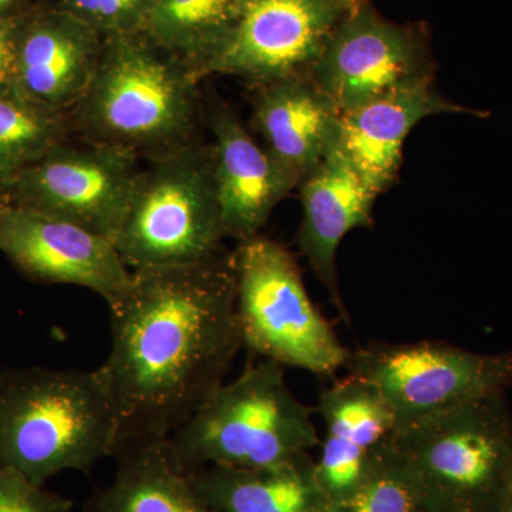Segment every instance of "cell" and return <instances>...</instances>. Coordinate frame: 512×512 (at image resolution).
Instances as JSON below:
<instances>
[{"label":"cell","mask_w":512,"mask_h":512,"mask_svg":"<svg viewBox=\"0 0 512 512\" xmlns=\"http://www.w3.org/2000/svg\"><path fill=\"white\" fill-rule=\"evenodd\" d=\"M416 487L403 454L392 440L376 454L365 480L345 500L325 503L322 512H416Z\"/></svg>","instance_id":"obj_23"},{"label":"cell","mask_w":512,"mask_h":512,"mask_svg":"<svg viewBox=\"0 0 512 512\" xmlns=\"http://www.w3.org/2000/svg\"><path fill=\"white\" fill-rule=\"evenodd\" d=\"M420 511L498 512L512 484V414L504 394L394 434Z\"/></svg>","instance_id":"obj_5"},{"label":"cell","mask_w":512,"mask_h":512,"mask_svg":"<svg viewBox=\"0 0 512 512\" xmlns=\"http://www.w3.org/2000/svg\"><path fill=\"white\" fill-rule=\"evenodd\" d=\"M124 148L63 141L22 171L0 200L72 222L113 241L141 173Z\"/></svg>","instance_id":"obj_9"},{"label":"cell","mask_w":512,"mask_h":512,"mask_svg":"<svg viewBox=\"0 0 512 512\" xmlns=\"http://www.w3.org/2000/svg\"><path fill=\"white\" fill-rule=\"evenodd\" d=\"M198 79L183 62L136 39L111 37L82 99L67 113L84 141L148 160L195 143Z\"/></svg>","instance_id":"obj_3"},{"label":"cell","mask_w":512,"mask_h":512,"mask_svg":"<svg viewBox=\"0 0 512 512\" xmlns=\"http://www.w3.org/2000/svg\"><path fill=\"white\" fill-rule=\"evenodd\" d=\"M319 416L325 426L316 483L326 503L355 493L380 448L392 440L396 421L375 384L346 375L319 394Z\"/></svg>","instance_id":"obj_13"},{"label":"cell","mask_w":512,"mask_h":512,"mask_svg":"<svg viewBox=\"0 0 512 512\" xmlns=\"http://www.w3.org/2000/svg\"><path fill=\"white\" fill-rule=\"evenodd\" d=\"M441 113L488 116L453 103L427 82L339 113L332 146L379 195L397 180L410 131L426 117Z\"/></svg>","instance_id":"obj_14"},{"label":"cell","mask_w":512,"mask_h":512,"mask_svg":"<svg viewBox=\"0 0 512 512\" xmlns=\"http://www.w3.org/2000/svg\"><path fill=\"white\" fill-rule=\"evenodd\" d=\"M241 5L242 0H154L146 29L154 45L201 80L234 28Z\"/></svg>","instance_id":"obj_21"},{"label":"cell","mask_w":512,"mask_h":512,"mask_svg":"<svg viewBox=\"0 0 512 512\" xmlns=\"http://www.w3.org/2000/svg\"><path fill=\"white\" fill-rule=\"evenodd\" d=\"M64 111L33 100L19 89L0 90V198L23 170L67 140Z\"/></svg>","instance_id":"obj_22"},{"label":"cell","mask_w":512,"mask_h":512,"mask_svg":"<svg viewBox=\"0 0 512 512\" xmlns=\"http://www.w3.org/2000/svg\"><path fill=\"white\" fill-rule=\"evenodd\" d=\"M113 457V480L97 488L80 512H217L174 463L167 440L121 441Z\"/></svg>","instance_id":"obj_19"},{"label":"cell","mask_w":512,"mask_h":512,"mask_svg":"<svg viewBox=\"0 0 512 512\" xmlns=\"http://www.w3.org/2000/svg\"><path fill=\"white\" fill-rule=\"evenodd\" d=\"M119 414L101 369L0 370V466L45 487L113 457Z\"/></svg>","instance_id":"obj_2"},{"label":"cell","mask_w":512,"mask_h":512,"mask_svg":"<svg viewBox=\"0 0 512 512\" xmlns=\"http://www.w3.org/2000/svg\"><path fill=\"white\" fill-rule=\"evenodd\" d=\"M0 252L29 281L82 286L107 305L131 278L109 238L5 200H0Z\"/></svg>","instance_id":"obj_12"},{"label":"cell","mask_w":512,"mask_h":512,"mask_svg":"<svg viewBox=\"0 0 512 512\" xmlns=\"http://www.w3.org/2000/svg\"><path fill=\"white\" fill-rule=\"evenodd\" d=\"M212 163L227 238L238 242L258 237L272 211L296 187L265 147L228 107L210 114Z\"/></svg>","instance_id":"obj_15"},{"label":"cell","mask_w":512,"mask_h":512,"mask_svg":"<svg viewBox=\"0 0 512 512\" xmlns=\"http://www.w3.org/2000/svg\"><path fill=\"white\" fill-rule=\"evenodd\" d=\"M311 453L281 466H211L190 474L192 487L217 512H322L326 500Z\"/></svg>","instance_id":"obj_20"},{"label":"cell","mask_w":512,"mask_h":512,"mask_svg":"<svg viewBox=\"0 0 512 512\" xmlns=\"http://www.w3.org/2000/svg\"><path fill=\"white\" fill-rule=\"evenodd\" d=\"M225 238L211 146L195 141L141 168L113 244L137 271L207 261Z\"/></svg>","instance_id":"obj_6"},{"label":"cell","mask_w":512,"mask_h":512,"mask_svg":"<svg viewBox=\"0 0 512 512\" xmlns=\"http://www.w3.org/2000/svg\"><path fill=\"white\" fill-rule=\"evenodd\" d=\"M498 512H512V484L510 490H508L507 497H505L503 505H501L500 511Z\"/></svg>","instance_id":"obj_29"},{"label":"cell","mask_w":512,"mask_h":512,"mask_svg":"<svg viewBox=\"0 0 512 512\" xmlns=\"http://www.w3.org/2000/svg\"><path fill=\"white\" fill-rule=\"evenodd\" d=\"M338 2L348 15H352L366 5V0H338Z\"/></svg>","instance_id":"obj_28"},{"label":"cell","mask_w":512,"mask_h":512,"mask_svg":"<svg viewBox=\"0 0 512 512\" xmlns=\"http://www.w3.org/2000/svg\"><path fill=\"white\" fill-rule=\"evenodd\" d=\"M18 3L19 0H0V18H3V16L19 15V12H16Z\"/></svg>","instance_id":"obj_27"},{"label":"cell","mask_w":512,"mask_h":512,"mask_svg":"<svg viewBox=\"0 0 512 512\" xmlns=\"http://www.w3.org/2000/svg\"><path fill=\"white\" fill-rule=\"evenodd\" d=\"M309 76L339 113L433 82L421 33L377 15L369 5L346 15Z\"/></svg>","instance_id":"obj_10"},{"label":"cell","mask_w":512,"mask_h":512,"mask_svg":"<svg viewBox=\"0 0 512 512\" xmlns=\"http://www.w3.org/2000/svg\"><path fill=\"white\" fill-rule=\"evenodd\" d=\"M73 511L70 498L33 484L12 468L0 466V512Z\"/></svg>","instance_id":"obj_25"},{"label":"cell","mask_w":512,"mask_h":512,"mask_svg":"<svg viewBox=\"0 0 512 512\" xmlns=\"http://www.w3.org/2000/svg\"><path fill=\"white\" fill-rule=\"evenodd\" d=\"M348 375L375 384L396 431L512 386V352L477 353L440 340L372 342L349 350Z\"/></svg>","instance_id":"obj_8"},{"label":"cell","mask_w":512,"mask_h":512,"mask_svg":"<svg viewBox=\"0 0 512 512\" xmlns=\"http://www.w3.org/2000/svg\"><path fill=\"white\" fill-rule=\"evenodd\" d=\"M234 261L244 348L320 377L345 367L349 349L309 298L298 264L284 245L258 235L239 242Z\"/></svg>","instance_id":"obj_7"},{"label":"cell","mask_w":512,"mask_h":512,"mask_svg":"<svg viewBox=\"0 0 512 512\" xmlns=\"http://www.w3.org/2000/svg\"><path fill=\"white\" fill-rule=\"evenodd\" d=\"M73 15L92 28L113 30V36L134 35L146 28L154 0H69Z\"/></svg>","instance_id":"obj_24"},{"label":"cell","mask_w":512,"mask_h":512,"mask_svg":"<svg viewBox=\"0 0 512 512\" xmlns=\"http://www.w3.org/2000/svg\"><path fill=\"white\" fill-rule=\"evenodd\" d=\"M346 15L338 0H242L202 79L229 74L262 86L309 74Z\"/></svg>","instance_id":"obj_11"},{"label":"cell","mask_w":512,"mask_h":512,"mask_svg":"<svg viewBox=\"0 0 512 512\" xmlns=\"http://www.w3.org/2000/svg\"><path fill=\"white\" fill-rule=\"evenodd\" d=\"M23 15L0 18V90L18 89V37Z\"/></svg>","instance_id":"obj_26"},{"label":"cell","mask_w":512,"mask_h":512,"mask_svg":"<svg viewBox=\"0 0 512 512\" xmlns=\"http://www.w3.org/2000/svg\"><path fill=\"white\" fill-rule=\"evenodd\" d=\"M376 198L333 146L301 183L303 217L298 245L345 322L349 315L339 292L336 254L350 231L372 227Z\"/></svg>","instance_id":"obj_16"},{"label":"cell","mask_w":512,"mask_h":512,"mask_svg":"<svg viewBox=\"0 0 512 512\" xmlns=\"http://www.w3.org/2000/svg\"><path fill=\"white\" fill-rule=\"evenodd\" d=\"M101 50L94 28L73 13L23 15L18 37V89L69 113L92 82Z\"/></svg>","instance_id":"obj_17"},{"label":"cell","mask_w":512,"mask_h":512,"mask_svg":"<svg viewBox=\"0 0 512 512\" xmlns=\"http://www.w3.org/2000/svg\"><path fill=\"white\" fill-rule=\"evenodd\" d=\"M109 309L111 348L100 369L119 414V443L167 440L220 389L244 348L234 254L131 271Z\"/></svg>","instance_id":"obj_1"},{"label":"cell","mask_w":512,"mask_h":512,"mask_svg":"<svg viewBox=\"0 0 512 512\" xmlns=\"http://www.w3.org/2000/svg\"><path fill=\"white\" fill-rule=\"evenodd\" d=\"M255 126L265 148L296 185L325 158L339 111L309 74L258 86Z\"/></svg>","instance_id":"obj_18"},{"label":"cell","mask_w":512,"mask_h":512,"mask_svg":"<svg viewBox=\"0 0 512 512\" xmlns=\"http://www.w3.org/2000/svg\"><path fill=\"white\" fill-rule=\"evenodd\" d=\"M313 410L289 389L284 366L262 359L222 384L168 437V450L187 476L211 466H281L320 446Z\"/></svg>","instance_id":"obj_4"},{"label":"cell","mask_w":512,"mask_h":512,"mask_svg":"<svg viewBox=\"0 0 512 512\" xmlns=\"http://www.w3.org/2000/svg\"><path fill=\"white\" fill-rule=\"evenodd\" d=\"M416 512H426V511H420V510H417Z\"/></svg>","instance_id":"obj_30"}]
</instances>
